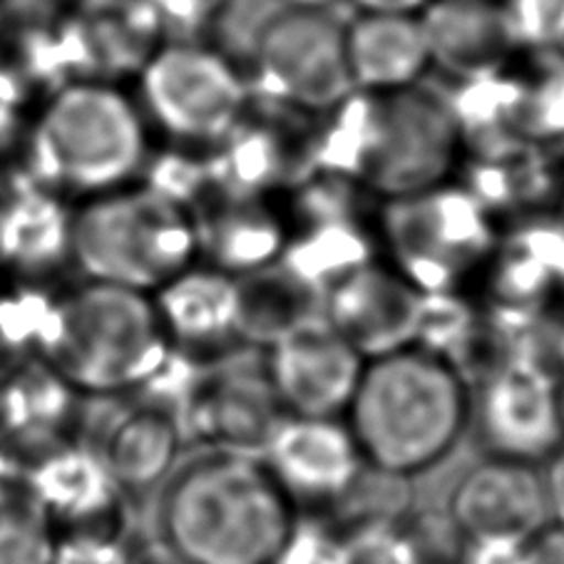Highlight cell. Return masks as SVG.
<instances>
[{"label": "cell", "mask_w": 564, "mask_h": 564, "mask_svg": "<svg viewBox=\"0 0 564 564\" xmlns=\"http://www.w3.org/2000/svg\"><path fill=\"white\" fill-rule=\"evenodd\" d=\"M299 518L261 455L202 451L164 480L154 520L182 564H274Z\"/></svg>", "instance_id": "cell-1"}, {"label": "cell", "mask_w": 564, "mask_h": 564, "mask_svg": "<svg viewBox=\"0 0 564 564\" xmlns=\"http://www.w3.org/2000/svg\"><path fill=\"white\" fill-rule=\"evenodd\" d=\"M344 421L366 468L408 480L443 463L473 423L463 371L423 346L368 358Z\"/></svg>", "instance_id": "cell-2"}, {"label": "cell", "mask_w": 564, "mask_h": 564, "mask_svg": "<svg viewBox=\"0 0 564 564\" xmlns=\"http://www.w3.org/2000/svg\"><path fill=\"white\" fill-rule=\"evenodd\" d=\"M172 356L152 294L90 279L55 291L37 348V361L87 401L142 393Z\"/></svg>", "instance_id": "cell-3"}, {"label": "cell", "mask_w": 564, "mask_h": 564, "mask_svg": "<svg viewBox=\"0 0 564 564\" xmlns=\"http://www.w3.org/2000/svg\"><path fill=\"white\" fill-rule=\"evenodd\" d=\"M338 110L328 170L383 202L443 187L458 170L465 124L433 90L415 85L386 95L354 93Z\"/></svg>", "instance_id": "cell-4"}, {"label": "cell", "mask_w": 564, "mask_h": 564, "mask_svg": "<svg viewBox=\"0 0 564 564\" xmlns=\"http://www.w3.org/2000/svg\"><path fill=\"white\" fill-rule=\"evenodd\" d=\"M148 118L138 97L105 80H77L43 105L31 130V174L80 204L142 180Z\"/></svg>", "instance_id": "cell-5"}, {"label": "cell", "mask_w": 564, "mask_h": 564, "mask_svg": "<svg viewBox=\"0 0 564 564\" xmlns=\"http://www.w3.org/2000/svg\"><path fill=\"white\" fill-rule=\"evenodd\" d=\"M197 261L194 212L148 182L75 204L73 269L80 279L154 294Z\"/></svg>", "instance_id": "cell-6"}, {"label": "cell", "mask_w": 564, "mask_h": 564, "mask_svg": "<svg viewBox=\"0 0 564 564\" xmlns=\"http://www.w3.org/2000/svg\"><path fill=\"white\" fill-rule=\"evenodd\" d=\"M376 239L383 261L421 294H465L498 249L490 212L451 182L386 202Z\"/></svg>", "instance_id": "cell-7"}, {"label": "cell", "mask_w": 564, "mask_h": 564, "mask_svg": "<svg viewBox=\"0 0 564 564\" xmlns=\"http://www.w3.org/2000/svg\"><path fill=\"white\" fill-rule=\"evenodd\" d=\"M138 102L148 124L180 144H219L245 122L249 83L217 47L180 37L142 65Z\"/></svg>", "instance_id": "cell-8"}, {"label": "cell", "mask_w": 564, "mask_h": 564, "mask_svg": "<svg viewBox=\"0 0 564 564\" xmlns=\"http://www.w3.org/2000/svg\"><path fill=\"white\" fill-rule=\"evenodd\" d=\"M254 80L271 100L330 112L356 93L346 57V23L328 8H286L261 25Z\"/></svg>", "instance_id": "cell-9"}, {"label": "cell", "mask_w": 564, "mask_h": 564, "mask_svg": "<svg viewBox=\"0 0 564 564\" xmlns=\"http://www.w3.org/2000/svg\"><path fill=\"white\" fill-rule=\"evenodd\" d=\"M473 423L492 458L542 465L564 443L554 368L532 351L505 358L482 376Z\"/></svg>", "instance_id": "cell-10"}, {"label": "cell", "mask_w": 564, "mask_h": 564, "mask_svg": "<svg viewBox=\"0 0 564 564\" xmlns=\"http://www.w3.org/2000/svg\"><path fill=\"white\" fill-rule=\"evenodd\" d=\"M231 356L202 366L184 395L177 408L184 441L202 451L261 455L286 413L269 383L264 358L235 361Z\"/></svg>", "instance_id": "cell-11"}, {"label": "cell", "mask_w": 564, "mask_h": 564, "mask_svg": "<svg viewBox=\"0 0 564 564\" xmlns=\"http://www.w3.org/2000/svg\"><path fill=\"white\" fill-rule=\"evenodd\" d=\"M366 358L324 318L264 348L269 383L291 417H341L361 381Z\"/></svg>", "instance_id": "cell-12"}, {"label": "cell", "mask_w": 564, "mask_h": 564, "mask_svg": "<svg viewBox=\"0 0 564 564\" xmlns=\"http://www.w3.org/2000/svg\"><path fill=\"white\" fill-rule=\"evenodd\" d=\"M87 398L43 361H31L0 383V455L28 470L87 441Z\"/></svg>", "instance_id": "cell-13"}, {"label": "cell", "mask_w": 564, "mask_h": 564, "mask_svg": "<svg viewBox=\"0 0 564 564\" xmlns=\"http://www.w3.org/2000/svg\"><path fill=\"white\" fill-rule=\"evenodd\" d=\"M23 475L43 502L57 538H130L132 498L124 492L90 443L51 455Z\"/></svg>", "instance_id": "cell-14"}, {"label": "cell", "mask_w": 564, "mask_h": 564, "mask_svg": "<svg viewBox=\"0 0 564 564\" xmlns=\"http://www.w3.org/2000/svg\"><path fill=\"white\" fill-rule=\"evenodd\" d=\"M261 458L299 508L338 505L366 470L364 455L341 417L286 415Z\"/></svg>", "instance_id": "cell-15"}, {"label": "cell", "mask_w": 564, "mask_h": 564, "mask_svg": "<svg viewBox=\"0 0 564 564\" xmlns=\"http://www.w3.org/2000/svg\"><path fill=\"white\" fill-rule=\"evenodd\" d=\"M423 294L388 261H368L324 294V321L366 361L415 346Z\"/></svg>", "instance_id": "cell-16"}, {"label": "cell", "mask_w": 564, "mask_h": 564, "mask_svg": "<svg viewBox=\"0 0 564 564\" xmlns=\"http://www.w3.org/2000/svg\"><path fill=\"white\" fill-rule=\"evenodd\" d=\"M447 520L463 540L530 542L550 524L540 468L488 455L455 482Z\"/></svg>", "instance_id": "cell-17"}, {"label": "cell", "mask_w": 564, "mask_h": 564, "mask_svg": "<svg viewBox=\"0 0 564 564\" xmlns=\"http://www.w3.org/2000/svg\"><path fill=\"white\" fill-rule=\"evenodd\" d=\"M152 296L177 356L209 366L245 346L239 338V284L227 271L199 259Z\"/></svg>", "instance_id": "cell-18"}, {"label": "cell", "mask_w": 564, "mask_h": 564, "mask_svg": "<svg viewBox=\"0 0 564 564\" xmlns=\"http://www.w3.org/2000/svg\"><path fill=\"white\" fill-rule=\"evenodd\" d=\"M87 443L100 455L115 482L140 500L164 485L182 463L184 431L177 413L148 395H130Z\"/></svg>", "instance_id": "cell-19"}, {"label": "cell", "mask_w": 564, "mask_h": 564, "mask_svg": "<svg viewBox=\"0 0 564 564\" xmlns=\"http://www.w3.org/2000/svg\"><path fill=\"white\" fill-rule=\"evenodd\" d=\"M421 21L433 67L470 85L505 73L522 45L508 0H433Z\"/></svg>", "instance_id": "cell-20"}, {"label": "cell", "mask_w": 564, "mask_h": 564, "mask_svg": "<svg viewBox=\"0 0 564 564\" xmlns=\"http://www.w3.org/2000/svg\"><path fill=\"white\" fill-rule=\"evenodd\" d=\"M75 204L43 184L0 197V267L33 284L57 286L73 269Z\"/></svg>", "instance_id": "cell-21"}, {"label": "cell", "mask_w": 564, "mask_h": 564, "mask_svg": "<svg viewBox=\"0 0 564 564\" xmlns=\"http://www.w3.org/2000/svg\"><path fill=\"white\" fill-rule=\"evenodd\" d=\"M346 57L356 93L386 95L421 85L433 67L421 15L358 11L346 23Z\"/></svg>", "instance_id": "cell-22"}, {"label": "cell", "mask_w": 564, "mask_h": 564, "mask_svg": "<svg viewBox=\"0 0 564 564\" xmlns=\"http://www.w3.org/2000/svg\"><path fill=\"white\" fill-rule=\"evenodd\" d=\"M199 259L231 276L274 267L289 247V229L274 212L245 194L197 212Z\"/></svg>", "instance_id": "cell-23"}, {"label": "cell", "mask_w": 564, "mask_h": 564, "mask_svg": "<svg viewBox=\"0 0 564 564\" xmlns=\"http://www.w3.org/2000/svg\"><path fill=\"white\" fill-rule=\"evenodd\" d=\"M239 338L269 348L291 330L324 318V294L281 264L239 276Z\"/></svg>", "instance_id": "cell-24"}, {"label": "cell", "mask_w": 564, "mask_h": 564, "mask_svg": "<svg viewBox=\"0 0 564 564\" xmlns=\"http://www.w3.org/2000/svg\"><path fill=\"white\" fill-rule=\"evenodd\" d=\"M376 247V231L354 221L351 214H334L306 219L299 237L289 239L281 264L326 294L351 271L373 261Z\"/></svg>", "instance_id": "cell-25"}, {"label": "cell", "mask_w": 564, "mask_h": 564, "mask_svg": "<svg viewBox=\"0 0 564 564\" xmlns=\"http://www.w3.org/2000/svg\"><path fill=\"white\" fill-rule=\"evenodd\" d=\"M57 530L21 470L0 473V564H53Z\"/></svg>", "instance_id": "cell-26"}, {"label": "cell", "mask_w": 564, "mask_h": 564, "mask_svg": "<svg viewBox=\"0 0 564 564\" xmlns=\"http://www.w3.org/2000/svg\"><path fill=\"white\" fill-rule=\"evenodd\" d=\"M57 286L33 284L0 267V383L37 358Z\"/></svg>", "instance_id": "cell-27"}, {"label": "cell", "mask_w": 564, "mask_h": 564, "mask_svg": "<svg viewBox=\"0 0 564 564\" xmlns=\"http://www.w3.org/2000/svg\"><path fill=\"white\" fill-rule=\"evenodd\" d=\"M341 564H423L411 528L393 518H366L338 530Z\"/></svg>", "instance_id": "cell-28"}, {"label": "cell", "mask_w": 564, "mask_h": 564, "mask_svg": "<svg viewBox=\"0 0 564 564\" xmlns=\"http://www.w3.org/2000/svg\"><path fill=\"white\" fill-rule=\"evenodd\" d=\"M274 564H341L338 530L326 522L299 518Z\"/></svg>", "instance_id": "cell-29"}, {"label": "cell", "mask_w": 564, "mask_h": 564, "mask_svg": "<svg viewBox=\"0 0 564 564\" xmlns=\"http://www.w3.org/2000/svg\"><path fill=\"white\" fill-rule=\"evenodd\" d=\"M154 18L177 28L184 37H197L227 11L229 0H142Z\"/></svg>", "instance_id": "cell-30"}, {"label": "cell", "mask_w": 564, "mask_h": 564, "mask_svg": "<svg viewBox=\"0 0 564 564\" xmlns=\"http://www.w3.org/2000/svg\"><path fill=\"white\" fill-rule=\"evenodd\" d=\"M130 538H65L53 564H130Z\"/></svg>", "instance_id": "cell-31"}, {"label": "cell", "mask_w": 564, "mask_h": 564, "mask_svg": "<svg viewBox=\"0 0 564 564\" xmlns=\"http://www.w3.org/2000/svg\"><path fill=\"white\" fill-rule=\"evenodd\" d=\"M455 564H532V550L522 540H463Z\"/></svg>", "instance_id": "cell-32"}, {"label": "cell", "mask_w": 564, "mask_h": 564, "mask_svg": "<svg viewBox=\"0 0 564 564\" xmlns=\"http://www.w3.org/2000/svg\"><path fill=\"white\" fill-rule=\"evenodd\" d=\"M542 485L544 500H547L550 524L564 530V443L542 463Z\"/></svg>", "instance_id": "cell-33"}, {"label": "cell", "mask_w": 564, "mask_h": 564, "mask_svg": "<svg viewBox=\"0 0 564 564\" xmlns=\"http://www.w3.org/2000/svg\"><path fill=\"white\" fill-rule=\"evenodd\" d=\"M530 550L532 564H564V530L557 524H547L530 540Z\"/></svg>", "instance_id": "cell-34"}, {"label": "cell", "mask_w": 564, "mask_h": 564, "mask_svg": "<svg viewBox=\"0 0 564 564\" xmlns=\"http://www.w3.org/2000/svg\"><path fill=\"white\" fill-rule=\"evenodd\" d=\"M130 564H182L174 554L164 547L160 540L144 542L134 538L130 544Z\"/></svg>", "instance_id": "cell-35"}, {"label": "cell", "mask_w": 564, "mask_h": 564, "mask_svg": "<svg viewBox=\"0 0 564 564\" xmlns=\"http://www.w3.org/2000/svg\"><path fill=\"white\" fill-rule=\"evenodd\" d=\"M356 11H383V13H413L421 15L433 0H351Z\"/></svg>", "instance_id": "cell-36"}, {"label": "cell", "mask_w": 564, "mask_h": 564, "mask_svg": "<svg viewBox=\"0 0 564 564\" xmlns=\"http://www.w3.org/2000/svg\"><path fill=\"white\" fill-rule=\"evenodd\" d=\"M554 381H557V403H560V417L564 427V336L557 346V361H554Z\"/></svg>", "instance_id": "cell-37"}, {"label": "cell", "mask_w": 564, "mask_h": 564, "mask_svg": "<svg viewBox=\"0 0 564 564\" xmlns=\"http://www.w3.org/2000/svg\"><path fill=\"white\" fill-rule=\"evenodd\" d=\"M286 8H330L336 0H284Z\"/></svg>", "instance_id": "cell-38"}, {"label": "cell", "mask_w": 564, "mask_h": 564, "mask_svg": "<svg viewBox=\"0 0 564 564\" xmlns=\"http://www.w3.org/2000/svg\"><path fill=\"white\" fill-rule=\"evenodd\" d=\"M3 470H15V468L3 458V455H0V473H3Z\"/></svg>", "instance_id": "cell-39"}]
</instances>
